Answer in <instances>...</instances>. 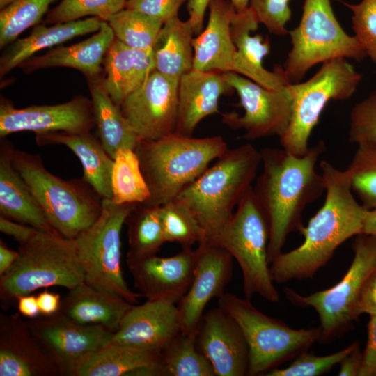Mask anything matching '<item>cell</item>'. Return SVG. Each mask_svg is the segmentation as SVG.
Returning <instances> with one entry per match:
<instances>
[{
    "mask_svg": "<svg viewBox=\"0 0 376 376\" xmlns=\"http://www.w3.org/2000/svg\"><path fill=\"white\" fill-rule=\"evenodd\" d=\"M325 150L322 140L301 156L282 148L260 150L262 173L253 189L269 225V265L282 252L290 233L302 235L304 209L325 193L323 176L316 171L317 162Z\"/></svg>",
    "mask_w": 376,
    "mask_h": 376,
    "instance_id": "1",
    "label": "cell"
},
{
    "mask_svg": "<svg viewBox=\"0 0 376 376\" xmlns=\"http://www.w3.org/2000/svg\"><path fill=\"white\" fill-rule=\"evenodd\" d=\"M325 186L322 206L309 219L297 248L280 253L269 265L274 283L312 279L348 239L362 233L368 209L352 193L350 175L326 160L320 163Z\"/></svg>",
    "mask_w": 376,
    "mask_h": 376,
    "instance_id": "2",
    "label": "cell"
},
{
    "mask_svg": "<svg viewBox=\"0 0 376 376\" xmlns=\"http://www.w3.org/2000/svg\"><path fill=\"white\" fill-rule=\"evenodd\" d=\"M261 153L250 143L228 148L215 164L174 199L187 207L212 242L230 221L234 208L252 187Z\"/></svg>",
    "mask_w": 376,
    "mask_h": 376,
    "instance_id": "3",
    "label": "cell"
},
{
    "mask_svg": "<svg viewBox=\"0 0 376 376\" xmlns=\"http://www.w3.org/2000/svg\"><path fill=\"white\" fill-rule=\"evenodd\" d=\"M228 149L221 136L194 138L176 132L139 141L134 151L150 191L144 203L161 206L174 200Z\"/></svg>",
    "mask_w": 376,
    "mask_h": 376,
    "instance_id": "4",
    "label": "cell"
},
{
    "mask_svg": "<svg viewBox=\"0 0 376 376\" xmlns=\"http://www.w3.org/2000/svg\"><path fill=\"white\" fill-rule=\"evenodd\" d=\"M11 162L60 235L73 240L100 217L102 198L83 177L60 178L45 168L38 155L14 148Z\"/></svg>",
    "mask_w": 376,
    "mask_h": 376,
    "instance_id": "5",
    "label": "cell"
},
{
    "mask_svg": "<svg viewBox=\"0 0 376 376\" xmlns=\"http://www.w3.org/2000/svg\"><path fill=\"white\" fill-rule=\"evenodd\" d=\"M12 267L0 276L3 308L17 305L18 297L49 287L68 290L84 282V270L72 240L58 234L38 231L19 244Z\"/></svg>",
    "mask_w": 376,
    "mask_h": 376,
    "instance_id": "6",
    "label": "cell"
},
{
    "mask_svg": "<svg viewBox=\"0 0 376 376\" xmlns=\"http://www.w3.org/2000/svg\"><path fill=\"white\" fill-rule=\"evenodd\" d=\"M218 306L233 318L244 334L249 352V376L265 375L308 351L320 338L319 326L293 329L264 314L246 297L225 292Z\"/></svg>",
    "mask_w": 376,
    "mask_h": 376,
    "instance_id": "7",
    "label": "cell"
},
{
    "mask_svg": "<svg viewBox=\"0 0 376 376\" xmlns=\"http://www.w3.org/2000/svg\"><path fill=\"white\" fill-rule=\"evenodd\" d=\"M269 225L253 186L240 201L228 223L210 243L227 250L238 263L245 297L258 295L269 302L280 300L267 258Z\"/></svg>",
    "mask_w": 376,
    "mask_h": 376,
    "instance_id": "8",
    "label": "cell"
},
{
    "mask_svg": "<svg viewBox=\"0 0 376 376\" xmlns=\"http://www.w3.org/2000/svg\"><path fill=\"white\" fill-rule=\"evenodd\" d=\"M354 257L343 278L328 289L302 295L291 288L284 290L287 299L298 306L312 307L318 315L321 336L327 343L347 331L360 316L358 303L369 278L376 271V237L364 233L355 236Z\"/></svg>",
    "mask_w": 376,
    "mask_h": 376,
    "instance_id": "9",
    "label": "cell"
},
{
    "mask_svg": "<svg viewBox=\"0 0 376 376\" xmlns=\"http://www.w3.org/2000/svg\"><path fill=\"white\" fill-rule=\"evenodd\" d=\"M288 34L292 47L282 67L291 84L300 82L316 64L336 58L360 61L367 57L357 38L338 22L330 0H305L299 24Z\"/></svg>",
    "mask_w": 376,
    "mask_h": 376,
    "instance_id": "10",
    "label": "cell"
},
{
    "mask_svg": "<svg viewBox=\"0 0 376 376\" xmlns=\"http://www.w3.org/2000/svg\"><path fill=\"white\" fill-rule=\"evenodd\" d=\"M361 78L347 58H336L322 63L306 81L289 84L291 116L286 130L279 137L281 148L295 155L306 154L311 134L327 104L350 98Z\"/></svg>",
    "mask_w": 376,
    "mask_h": 376,
    "instance_id": "11",
    "label": "cell"
},
{
    "mask_svg": "<svg viewBox=\"0 0 376 376\" xmlns=\"http://www.w3.org/2000/svg\"><path fill=\"white\" fill-rule=\"evenodd\" d=\"M136 204H116L102 198V212L90 227L74 240L84 270V282L135 304L142 297L125 281L121 266V231Z\"/></svg>",
    "mask_w": 376,
    "mask_h": 376,
    "instance_id": "12",
    "label": "cell"
},
{
    "mask_svg": "<svg viewBox=\"0 0 376 376\" xmlns=\"http://www.w3.org/2000/svg\"><path fill=\"white\" fill-rule=\"evenodd\" d=\"M237 92L244 113L222 114V122L233 129H242V138L256 140L279 137L286 130L291 116L292 97L288 84L279 90L267 89L234 72H223Z\"/></svg>",
    "mask_w": 376,
    "mask_h": 376,
    "instance_id": "13",
    "label": "cell"
},
{
    "mask_svg": "<svg viewBox=\"0 0 376 376\" xmlns=\"http://www.w3.org/2000/svg\"><path fill=\"white\" fill-rule=\"evenodd\" d=\"M179 79L155 70L120 105L140 139L155 140L175 132Z\"/></svg>",
    "mask_w": 376,
    "mask_h": 376,
    "instance_id": "14",
    "label": "cell"
},
{
    "mask_svg": "<svg viewBox=\"0 0 376 376\" xmlns=\"http://www.w3.org/2000/svg\"><path fill=\"white\" fill-rule=\"evenodd\" d=\"M95 127L92 100L84 95L75 96L61 104L24 108H16L10 100L1 99V139L28 131L36 134L56 132L84 134L91 132Z\"/></svg>",
    "mask_w": 376,
    "mask_h": 376,
    "instance_id": "15",
    "label": "cell"
},
{
    "mask_svg": "<svg viewBox=\"0 0 376 376\" xmlns=\"http://www.w3.org/2000/svg\"><path fill=\"white\" fill-rule=\"evenodd\" d=\"M27 323L37 342L63 376H70L79 360L108 344L113 334L100 326L79 324L58 312Z\"/></svg>",
    "mask_w": 376,
    "mask_h": 376,
    "instance_id": "16",
    "label": "cell"
},
{
    "mask_svg": "<svg viewBox=\"0 0 376 376\" xmlns=\"http://www.w3.org/2000/svg\"><path fill=\"white\" fill-rule=\"evenodd\" d=\"M191 285L177 304L182 332L197 333L204 309L225 293L233 276V256L225 249L207 242L198 244Z\"/></svg>",
    "mask_w": 376,
    "mask_h": 376,
    "instance_id": "17",
    "label": "cell"
},
{
    "mask_svg": "<svg viewBox=\"0 0 376 376\" xmlns=\"http://www.w3.org/2000/svg\"><path fill=\"white\" fill-rule=\"evenodd\" d=\"M196 252L182 247L174 256L157 255L126 259L134 285L146 300H162L178 304L187 294L194 276Z\"/></svg>",
    "mask_w": 376,
    "mask_h": 376,
    "instance_id": "18",
    "label": "cell"
},
{
    "mask_svg": "<svg viewBox=\"0 0 376 376\" xmlns=\"http://www.w3.org/2000/svg\"><path fill=\"white\" fill-rule=\"evenodd\" d=\"M196 343L216 376L248 375L249 352L246 339L237 322L219 306L203 314Z\"/></svg>",
    "mask_w": 376,
    "mask_h": 376,
    "instance_id": "19",
    "label": "cell"
},
{
    "mask_svg": "<svg viewBox=\"0 0 376 376\" xmlns=\"http://www.w3.org/2000/svg\"><path fill=\"white\" fill-rule=\"evenodd\" d=\"M181 331L176 304L146 300L131 308L109 343L162 351Z\"/></svg>",
    "mask_w": 376,
    "mask_h": 376,
    "instance_id": "20",
    "label": "cell"
},
{
    "mask_svg": "<svg viewBox=\"0 0 376 376\" xmlns=\"http://www.w3.org/2000/svg\"><path fill=\"white\" fill-rule=\"evenodd\" d=\"M59 370L18 313L0 315V376H55Z\"/></svg>",
    "mask_w": 376,
    "mask_h": 376,
    "instance_id": "21",
    "label": "cell"
},
{
    "mask_svg": "<svg viewBox=\"0 0 376 376\" xmlns=\"http://www.w3.org/2000/svg\"><path fill=\"white\" fill-rule=\"evenodd\" d=\"M259 22L249 7L236 12L230 24V33L236 48L231 72L242 75L270 90H279L290 83L282 66L276 65L274 70H266L263 58L270 52L269 38L252 35L258 29Z\"/></svg>",
    "mask_w": 376,
    "mask_h": 376,
    "instance_id": "22",
    "label": "cell"
},
{
    "mask_svg": "<svg viewBox=\"0 0 376 376\" xmlns=\"http://www.w3.org/2000/svg\"><path fill=\"white\" fill-rule=\"evenodd\" d=\"M233 88L223 72L191 69L179 79L178 111L175 132L191 136L198 124L219 113V100Z\"/></svg>",
    "mask_w": 376,
    "mask_h": 376,
    "instance_id": "23",
    "label": "cell"
},
{
    "mask_svg": "<svg viewBox=\"0 0 376 376\" xmlns=\"http://www.w3.org/2000/svg\"><path fill=\"white\" fill-rule=\"evenodd\" d=\"M107 22H102L100 29L90 38L69 46L54 48L47 53L33 56L19 65L25 73L52 67H66L82 72L87 80L102 75L104 60L115 39Z\"/></svg>",
    "mask_w": 376,
    "mask_h": 376,
    "instance_id": "24",
    "label": "cell"
},
{
    "mask_svg": "<svg viewBox=\"0 0 376 376\" xmlns=\"http://www.w3.org/2000/svg\"><path fill=\"white\" fill-rule=\"evenodd\" d=\"M206 27L194 38L193 68L201 71L231 72L236 52L230 24L236 13L229 0H211Z\"/></svg>",
    "mask_w": 376,
    "mask_h": 376,
    "instance_id": "25",
    "label": "cell"
},
{
    "mask_svg": "<svg viewBox=\"0 0 376 376\" xmlns=\"http://www.w3.org/2000/svg\"><path fill=\"white\" fill-rule=\"evenodd\" d=\"M133 304L84 282L68 290L58 311L81 325L100 326L115 333Z\"/></svg>",
    "mask_w": 376,
    "mask_h": 376,
    "instance_id": "26",
    "label": "cell"
},
{
    "mask_svg": "<svg viewBox=\"0 0 376 376\" xmlns=\"http://www.w3.org/2000/svg\"><path fill=\"white\" fill-rule=\"evenodd\" d=\"M0 144V214L39 231L56 233L26 183L11 162L13 145L5 138ZM59 235V234H58Z\"/></svg>",
    "mask_w": 376,
    "mask_h": 376,
    "instance_id": "27",
    "label": "cell"
},
{
    "mask_svg": "<svg viewBox=\"0 0 376 376\" xmlns=\"http://www.w3.org/2000/svg\"><path fill=\"white\" fill-rule=\"evenodd\" d=\"M103 65L104 88L112 101L120 107L155 70L154 52L152 49L141 50L130 47L115 38Z\"/></svg>",
    "mask_w": 376,
    "mask_h": 376,
    "instance_id": "28",
    "label": "cell"
},
{
    "mask_svg": "<svg viewBox=\"0 0 376 376\" xmlns=\"http://www.w3.org/2000/svg\"><path fill=\"white\" fill-rule=\"evenodd\" d=\"M39 146L63 145L79 159L83 178L102 198L112 199L111 174L113 159L103 147L99 138L91 132L71 134L63 132L36 134Z\"/></svg>",
    "mask_w": 376,
    "mask_h": 376,
    "instance_id": "29",
    "label": "cell"
},
{
    "mask_svg": "<svg viewBox=\"0 0 376 376\" xmlns=\"http://www.w3.org/2000/svg\"><path fill=\"white\" fill-rule=\"evenodd\" d=\"M161 351L109 343L83 357L70 376H150Z\"/></svg>",
    "mask_w": 376,
    "mask_h": 376,
    "instance_id": "30",
    "label": "cell"
},
{
    "mask_svg": "<svg viewBox=\"0 0 376 376\" xmlns=\"http://www.w3.org/2000/svg\"><path fill=\"white\" fill-rule=\"evenodd\" d=\"M102 22L92 17L52 26L36 25L29 36L15 40L3 53L0 58V77H3L40 50L97 31Z\"/></svg>",
    "mask_w": 376,
    "mask_h": 376,
    "instance_id": "31",
    "label": "cell"
},
{
    "mask_svg": "<svg viewBox=\"0 0 376 376\" xmlns=\"http://www.w3.org/2000/svg\"><path fill=\"white\" fill-rule=\"evenodd\" d=\"M103 77L87 80L99 139L111 158L121 148L134 150L140 138L102 85Z\"/></svg>",
    "mask_w": 376,
    "mask_h": 376,
    "instance_id": "32",
    "label": "cell"
},
{
    "mask_svg": "<svg viewBox=\"0 0 376 376\" xmlns=\"http://www.w3.org/2000/svg\"><path fill=\"white\" fill-rule=\"evenodd\" d=\"M193 28L178 16L166 22L153 46L155 70L180 78L193 69Z\"/></svg>",
    "mask_w": 376,
    "mask_h": 376,
    "instance_id": "33",
    "label": "cell"
},
{
    "mask_svg": "<svg viewBox=\"0 0 376 376\" xmlns=\"http://www.w3.org/2000/svg\"><path fill=\"white\" fill-rule=\"evenodd\" d=\"M196 335L181 331L161 351L150 376H216L211 363L197 347Z\"/></svg>",
    "mask_w": 376,
    "mask_h": 376,
    "instance_id": "34",
    "label": "cell"
},
{
    "mask_svg": "<svg viewBox=\"0 0 376 376\" xmlns=\"http://www.w3.org/2000/svg\"><path fill=\"white\" fill-rule=\"evenodd\" d=\"M127 258L138 259L156 255L166 242L160 217V206L136 204L127 216Z\"/></svg>",
    "mask_w": 376,
    "mask_h": 376,
    "instance_id": "35",
    "label": "cell"
},
{
    "mask_svg": "<svg viewBox=\"0 0 376 376\" xmlns=\"http://www.w3.org/2000/svg\"><path fill=\"white\" fill-rule=\"evenodd\" d=\"M112 201L116 204H140L151 196L139 159L130 148L119 149L113 158L111 174Z\"/></svg>",
    "mask_w": 376,
    "mask_h": 376,
    "instance_id": "36",
    "label": "cell"
},
{
    "mask_svg": "<svg viewBox=\"0 0 376 376\" xmlns=\"http://www.w3.org/2000/svg\"><path fill=\"white\" fill-rule=\"evenodd\" d=\"M116 38L125 45L141 50L152 49L163 23L141 12L124 8L107 21Z\"/></svg>",
    "mask_w": 376,
    "mask_h": 376,
    "instance_id": "37",
    "label": "cell"
},
{
    "mask_svg": "<svg viewBox=\"0 0 376 376\" xmlns=\"http://www.w3.org/2000/svg\"><path fill=\"white\" fill-rule=\"evenodd\" d=\"M56 0H14L0 12V47L16 40L24 31L38 24Z\"/></svg>",
    "mask_w": 376,
    "mask_h": 376,
    "instance_id": "38",
    "label": "cell"
},
{
    "mask_svg": "<svg viewBox=\"0 0 376 376\" xmlns=\"http://www.w3.org/2000/svg\"><path fill=\"white\" fill-rule=\"evenodd\" d=\"M160 217L166 242L191 247L205 240L203 230L191 211L175 200L160 206Z\"/></svg>",
    "mask_w": 376,
    "mask_h": 376,
    "instance_id": "39",
    "label": "cell"
},
{
    "mask_svg": "<svg viewBox=\"0 0 376 376\" xmlns=\"http://www.w3.org/2000/svg\"><path fill=\"white\" fill-rule=\"evenodd\" d=\"M351 187L368 210L376 207V143L357 146L347 166Z\"/></svg>",
    "mask_w": 376,
    "mask_h": 376,
    "instance_id": "40",
    "label": "cell"
},
{
    "mask_svg": "<svg viewBox=\"0 0 376 376\" xmlns=\"http://www.w3.org/2000/svg\"><path fill=\"white\" fill-rule=\"evenodd\" d=\"M127 0H61L45 17L47 24L72 22L92 15L102 21L125 8Z\"/></svg>",
    "mask_w": 376,
    "mask_h": 376,
    "instance_id": "41",
    "label": "cell"
},
{
    "mask_svg": "<svg viewBox=\"0 0 376 376\" xmlns=\"http://www.w3.org/2000/svg\"><path fill=\"white\" fill-rule=\"evenodd\" d=\"M354 342L336 352L324 356H316L307 351L301 353L286 368H274L266 376H318L329 372L339 364L355 347Z\"/></svg>",
    "mask_w": 376,
    "mask_h": 376,
    "instance_id": "42",
    "label": "cell"
},
{
    "mask_svg": "<svg viewBox=\"0 0 376 376\" xmlns=\"http://www.w3.org/2000/svg\"><path fill=\"white\" fill-rule=\"evenodd\" d=\"M347 135L357 146L376 143V90L352 108Z\"/></svg>",
    "mask_w": 376,
    "mask_h": 376,
    "instance_id": "43",
    "label": "cell"
},
{
    "mask_svg": "<svg viewBox=\"0 0 376 376\" xmlns=\"http://www.w3.org/2000/svg\"><path fill=\"white\" fill-rule=\"evenodd\" d=\"M340 1L352 10L354 36L376 65V0H362L357 4Z\"/></svg>",
    "mask_w": 376,
    "mask_h": 376,
    "instance_id": "44",
    "label": "cell"
},
{
    "mask_svg": "<svg viewBox=\"0 0 376 376\" xmlns=\"http://www.w3.org/2000/svg\"><path fill=\"white\" fill-rule=\"evenodd\" d=\"M290 0H250L249 7L253 10L259 23L269 33L276 36L288 34L286 24L292 12Z\"/></svg>",
    "mask_w": 376,
    "mask_h": 376,
    "instance_id": "45",
    "label": "cell"
},
{
    "mask_svg": "<svg viewBox=\"0 0 376 376\" xmlns=\"http://www.w3.org/2000/svg\"><path fill=\"white\" fill-rule=\"evenodd\" d=\"M187 0H127L125 8L134 10L161 21L163 24L178 16Z\"/></svg>",
    "mask_w": 376,
    "mask_h": 376,
    "instance_id": "46",
    "label": "cell"
},
{
    "mask_svg": "<svg viewBox=\"0 0 376 376\" xmlns=\"http://www.w3.org/2000/svg\"><path fill=\"white\" fill-rule=\"evenodd\" d=\"M367 331V343L362 352L359 376H376V315L370 316Z\"/></svg>",
    "mask_w": 376,
    "mask_h": 376,
    "instance_id": "47",
    "label": "cell"
},
{
    "mask_svg": "<svg viewBox=\"0 0 376 376\" xmlns=\"http://www.w3.org/2000/svg\"><path fill=\"white\" fill-rule=\"evenodd\" d=\"M0 230L11 236L19 244H24L32 238L39 231L37 229L0 216Z\"/></svg>",
    "mask_w": 376,
    "mask_h": 376,
    "instance_id": "48",
    "label": "cell"
},
{
    "mask_svg": "<svg viewBox=\"0 0 376 376\" xmlns=\"http://www.w3.org/2000/svg\"><path fill=\"white\" fill-rule=\"evenodd\" d=\"M359 315H376V271L369 278L358 303Z\"/></svg>",
    "mask_w": 376,
    "mask_h": 376,
    "instance_id": "49",
    "label": "cell"
},
{
    "mask_svg": "<svg viewBox=\"0 0 376 376\" xmlns=\"http://www.w3.org/2000/svg\"><path fill=\"white\" fill-rule=\"evenodd\" d=\"M211 0H187L189 19L194 33H200L203 29L206 10Z\"/></svg>",
    "mask_w": 376,
    "mask_h": 376,
    "instance_id": "50",
    "label": "cell"
},
{
    "mask_svg": "<svg viewBox=\"0 0 376 376\" xmlns=\"http://www.w3.org/2000/svg\"><path fill=\"white\" fill-rule=\"evenodd\" d=\"M36 297L42 316L52 315L59 311L62 300L59 294L45 289L38 293Z\"/></svg>",
    "mask_w": 376,
    "mask_h": 376,
    "instance_id": "51",
    "label": "cell"
},
{
    "mask_svg": "<svg viewBox=\"0 0 376 376\" xmlns=\"http://www.w3.org/2000/svg\"><path fill=\"white\" fill-rule=\"evenodd\" d=\"M362 363V352L359 343L352 351L340 363V376H359Z\"/></svg>",
    "mask_w": 376,
    "mask_h": 376,
    "instance_id": "52",
    "label": "cell"
},
{
    "mask_svg": "<svg viewBox=\"0 0 376 376\" xmlns=\"http://www.w3.org/2000/svg\"><path fill=\"white\" fill-rule=\"evenodd\" d=\"M16 306L18 312L28 318L34 319L40 314L36 295L32 294L18 297Z\"/></svg>",
    "mask_w": 376,
    "mask_h": 376,
    "instance_id": "53",
    "label": "cell"
},
{
    "mask_svg": "<svg viewBox=\"0 0 376 376\" xmlns=\"http://www.w3.org/2000/svg\"><path fill=\"white\" fill-rule=\"evenodd\" d=\"M18 256V251L11 249L1 240H0V276L12 267Z\"/></svg>",
    "mask_w": 376,
    "mask_h": 376,
    "instance_id": "54",
    "label": "cell"
},
{
    "mask_svg": "<svg viewBox=\"0 0 376 376\" xmlns=\"http://www.w3.org/2000/svg\"><path fill=\"white\" fill-rule=\"evenodd\" d=\"M362 233L376 237V207L367 210L363 220Z\"/></svg>",
    "mask_w": 376,
    "mask_h": 376,
    "instance_id": "55",
    "label": "cell"
},
{
    "mask_svg": "<svg viewBox=\"0 0 376 376\" xmlns=\"http://www.w3.org/2000/svg\"><path fill=\"white\" fill-rule=\"evenodd\" d=\"M236 12H242L249 8L250 0H229Z\"/></svg>",
    "mask_w": 376,
    "mask_h": 376,
    "instance_id": "56",
    "label": "cell"
},
{
    "mask_svg": "<svg viewBox=\"0 0 376 376\" xmlns=\"http://www.w3.org/2000/svg\"><path fill=\"white\" fill-rule=\"evenodd\" d=\"M14 0H0L1 10L10 4Z\"/></svg>",
    "mask_w": 376,
    "mask_h": 376,
    "instance_id": "57",
    "label": "cell"
}]
</instances>
